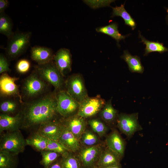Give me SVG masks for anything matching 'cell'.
I'll list each match as a JSON object with an SVG mask.
<instances>
[{
	"instance_id": "1",
	"label": "cell",
	"mask_w": 168,
	"mask_h": 168,
	"mask_svg": "<svg viewBox=\"0 0 168 168\" xmlns=\"http://www.w3.org/2000/svg\"><path fill=\"white\" fill-rule=\"evenodd\" d=\"M56 91L49 92L32 100L21 104L22 127L29 128L55 119L57 113Z\"/></svg>"
},
{
	"instance_id": "2",
	"label": "cell",
	"mask_w": 168,
	"mask_h": 168,
	"mask_svg": "<svg viewBox=\"0 0 168 168\" xmlns=\"http://www.w3.org/2000/svg\"><path fill=\"white\" fill-rule=\"evenodd\" d=\"M49 86L35 69L22 83L21 94L22 100L30 101L44 95L49 92Z\"/></svg>"
},
{
	"instance_id": "3",
	"label": "cell",
	"mask_w": 168,
	"mask_h": 168,
	"mask_svg": "<svg viewBox=\"0 0 168 168\" xmlns=\"http://www.w3.org/2000/svg\"><path fill=\"white\" fill-rule=\"evenodd\" d=\"M32 33L30 32H16L9 39L6 49L7 56L14 60L25 52L29 47Z\"/></svg>"
},
{
	"instance_id": "4",
	"label": "cell",
	"mask_w": 168,
	"mask_h": 168,
	"mask_svg": "<svg viewBox=\"0 0 168 168\" xmlns=\"http://www.w3.org/2000/svg\"><path fill=\"white\" fill-rule=\"evenodd\" d=\"M26 145V139L19 130L7 132L1 137L0 151L16 155L24 152Z\"/></svg>"
},
{
	"instance_id": "5",
	"label": "cell",
	"mask_w": 168,
	"mask_h": 168,
	"mask_svg": "<svg viewBox=\"0 0 168 168\" xmlns=\"http://www.w3.org/2000/svg\"><path fill=\"white\" fill-rule=\"evenodd\" d=\"M35 69L44 80L54 87L56 92L62 90L61 88L65 84L63 77L53 60L45 64H38Z\"/></svg>"
},
{
	"instance_id": "6",
	"label": "cell",
	"mask_w": 168,
	"mask_h": 168,
	"mask_svg": "<svg viewBox=\"0 0 168 168\" xmlns=\"http://www.w3.org/2000/svg\"><path fill=\"white\" fill-rule=\"evenodd\" d=\"M56 111L64 118L73 115L78 111L79 103L73 98L66 90L56 92Z\"/></svg>"
},
{
	"instance_id": "7",
	"label": "cell",
	"mask_w": 168,
	"mask_h": 168,
	"mask_svg": "<svg viewBox=\"0 0 168 168\" xmlns=\"http://www.w3.org/2000/svg\"><path fill=\"white\" fill-rule=\"evenodd\" d=\"M66 91L79 103L88 96L84 82L79 74L72 75L65 82Z\"/></svg>"
},
{
	"instance_id": "8",
	"label": "cell",
	"mask_w": 168,
	"mask_h": 168,
	"mask_svg": "<svg viewBox=\"0 0 168 168\" xmlns=\"http://www.w3.org/2000/svg\"><path fill=\"white\" fill-rule=\"evenodd\" d=\"M138 114L121 113L118 115L117 126L120 131L130 139L134 133L142 130L138 120Z\"/></svg>"
},
{
	"instance_id": "9",
	"label": "cell",
	"mask_w": 168,
	"mask_h": 168,
	"mask_svg": "<svg viewBox=\"0 0 168 168\" xmlns=\"http://www.w3.org/2000/svg\"><path fill=\"white\" fill-rule=\"evenodd\" d=\"M106 103L99 95L88 97L79 103L77 114L85 119L92 117L100 111Z\"/></svg>"
},
{
	"instance_id": "10",
	"label": "cell",
	"mask_w": 168,
	"mask_h": 168,
	"mask_svg": "<svg viewBox=\"0 0 168 168\" xmlns=\"http://www.w3.org/2000/svg\"><path fill=\"white\" fill-rule=\"evenodd\" d=\"M103 150L100 144L81 148L77 157L82 168H93L96 166Z\"/></svg>"
},
{
	"instance_id": "11",
	"label": "cell",
	"mask_w": 168,
	"mask_h": 168,
	"mask_svg": "<svg viewBox=\"0 0 168 168\" xmlns=\"http://www.w3.org/2000/svg\"><path fill=\"white\" fill-rule=\"evenodd\" d=\"M19 78L11 77L5 72L0 77V96L7 98H17L20 102L23 101L19 90V86L15 82Z\"/></svg>"
},
{
	"instance_id": "12",
	"label": "cell",
	"mask_w": 168,
	"mask_h": 168,
	"mask_svg": "<svg viewBox=\"0 0 168 168\" xmlns=\"http://www.w3.org/2000/svg\"><path fill=\"white\" fill-rule=\"evenodd\" d=\"M64 127L62 121L55 119L40 124L36 132L49 139L58 141Z\"/></svg>"
},
{
	"instance_id": "13",
	"label": "cell",
	"mask_w": 168,
	"mask_h": 168,
	"mask_svg": "<svg viewBox=\"0 0 168 168\" xmlns=\"http://www.w3.org/2000/svg\"><path fill=\"white\" fill-rule=\"evenodd\" d=\"M23 122V115L21 110L13 116L1 113L0 115V132L19 130L22 127Z\"/></svg>"
},
{
	"instance_id": "14",
	"label": "cell",
	"mask_w": 168,
	"mask_h": 168,
	"mask_svg": "<svg viewBox=\"0 0 168 168\" xmlns=\"http://www.w3.org/2000/svg\"><path fill=\"white\" fill-rule=\"evenodd\" d=\"M53 61L62 76L70 72L72 69V55L69 50L61 48L54 54Z\"/></svg>"
},
{
	"instance_id": "15",
	"label": "cell",
	"mask_w": 168,
	"mask_h": 168,
	"mask_svg": "<svg viewBox=\"0 0 168 168\" xmlns=\"http://www.w3.org/2000/svg\"><path fill=\"white\" fill-rule=\"evenodd\" d=\"M64 119L62 121L64 126L79 140L86 130L87 123L85 119L77 114Z\"/></svg>"
},
{
	"instance_id": "16",
	"label": "cell",
	"mask_w": 168,
	"mask_h": 168,
	"mask_svg": "<svg viewBox=\"0 0 168 168\" xmlns=\"http://www.w3.org/2000/svg\"><path fill=\"white\" fill-rule=\"evenodd\" d=\"M54 54L51 48L39 46L31 48L30 57L38 65L48 63L53 60Z\"/></svg>"
},
{
	"instance_id": "17",
	"label": "cell",
	"mask_w": 168,
	"mask_h": 168,
	"mask_svg": "<svg viewBox=\"0 0 168 168\" xmlns=\"http://www.w3.org/2000/svg\"><path fill=\"white\" fill-rule=\"evenodd\" d=\"M106 147L117 154L121 159L124 156L125 142L116 130L113 131L106 139Z\"/></svg>"
},
{
	"instance_id": "18",
	"label": "cell",
	"mask_w": 168,
	"mask_h": 168,
	"mask_svg": "<svg viewBox=\"0 0 168 168\" xmlns=\"http://www.w3.org/2000/svg\"><path fill=\"white\" fill-rule=\"evenodd\" d=\"M58 141L69 152H75L81 148L79 140L65 126Z\"/></svg>"
},
{
	"instance_id": "19",
	"label": "cell",
	"mask_w": 168,
	"mask_h": 168,
	"mask_svg": "<svg viewBox=\"0 0 168 168\" xmlns=\"http://www.w3.org/2000/svg\"><path fill=\"white\" fill-rule=\"evenodd\" d=\"M121 159L117 154L106 147L103 150L96 166L99 168H106L120 164Z\"/></svg>"
},
{
	"instance_id": "20",
	"label": "cell",
	"mask_w": 168,
	"mask_h": 168,
	"mask_svg": "<svg viewBox=\"0 0 168 168\" xmlns=\"http://www.w3.org/2000/svg\"><path fill=\"white\" fill-rule=\"evenodd\" d=\"M121 57L127 63L130 72L140 73L143 72L144 68L139 57L132 55L128 50H124Z\"/></svg>"
},
{
	"instance_id": "21",
	"label": "cell",
	"mask_w": 168,
	"mask_h": 168,
	"mask_svg": "<svg viewBox=\"0 0 168 168\" xmlns=\"http://www.w3.org/2000/svg\"><path fill=\"white\" fill-rule=\"evenodd\" d=\"M26 139L27 145L40 152L46 150L49 140L36 132Z\"/></svg>"
},
{
	"instance_id": "22",
	"label": "cell",
	"mask_w": 168,
	"mask_h": 168,
	"mask_svg": "<svg viewBox=\"0 0 168 168\" xmlns=\"http://www.w3.org/2000/svg\"><path fill=\"white\" fill-rule=\"evenodd\" d=\"M96 30L98 32L106 34L115 39L118 46H119V42L120 40H124L128 35H124L119 33L118 30L117 24L115 23H113L108 25L98 27L96 28Z\"/></svg>"
},
{
	"instance_id": "23",
	"label": "cell",
	"mask_w": 168,
	"mask_h": 168,
	"mask_svg": "<svg viewBox=\"0 0 168 168\" xmlns=\"http://www.w3.org/2000/svg\"><path fill=\"white\" fill-rule=\"evenodd\" d=\"M112 98L106 102L100 111V115L102 119L106 123L110 124L117 119V110L113 107L111 103Z\"/></svg>"
},
{
	"instance_id": "24",
	"label": "cell",
	"mask_w": 168,
	"mask_h": 168,
	"mask_svg": "<svg viewBox=\"0 0 168 168\" xmlns=\"http://www.w3.org/2000/svg\"><path fill=\"white\" fill-rule=\"evenodd\" d=\"M112 15L111 17L119 16L124 20L125 24L130 26L134 30L136 26V23L134 19L124 8V3L120 6L112 7Z\"/></svg>"
},
{
	"instance_id": "25",
	"label": "cell",
	"mask_w": 168,
	"mask_h": 168,
	"mask_svg": "<svg viewBox=\"0 0 168 168\" xmlns=\"http://www.w3.org/2000/svg\"><path fill=\"white\" fill-rule=\"evenodd\" d=\"M139 37L141 39V42L146 45L144 56H146L152 52L162 53L168 51V48L164 46L162 43L148 40L141 35L140 33L139 34Z\"/></svg>"
},
{
	"instance_id": "26",
	"label": "cell",
	"mask_w": 168,
	"mask_h": 168,
	"mask_svg": "<svg viewBox=\"0 0 168 168\" xmlns=\"http://www.w3.org/2000/svg\"><path fill=\"white\" fill-rule=\"evenodd\" d=\"M13 23L10 17L4 12L0 13V33L9 39L14 34Z\"/></svg>"
},
{
	"instance_id": "27",
	"label": "cell",
	"mask_w": 168,
	"mask_h": 168,
	"mask_svg": "<svg viewBox=\"0 0 168 168\" xmlns=\"http://www.w3.org/2000/svg\"><path fill=\"white\" fill-rule=\"evenodd\" d=\"M19 106V103L16 100L11 98H7L0 103V111L2 113L10 115L17 111Z\"/></svg>"
},
{
	"instance_id": "28",
	"label": "cell",
	"mask_w": 168,
	"mask_h": 168,
	"mask_svg": "<svg viewBox=\"0 0 168 168\" xmlns=\"http://www.w3.org/2000/svg\"><path fill=\"white\" fill-rule=\"evenodd\" d=\"M73 153H68L61 156L60 161L62 168H82L80 162Z\"/></svg>"
},
{
	"instance_id": "29",
	"label": "cell",
	"mask_w": 168,
	"mask_h": 168,
	"mask_svg": "<svg viewBox=\"0 0 168 168\" xmlns=\"http://www.w3.org/2000/svg\"><path fill=\"white\" fill-rule=\"evenodd\" d=\"M79 141L80 144L85 147H90L99 144V139L94 133L86 130L81 135Z\"/></svg>"
},
{
	"instance_id": "30",
	"label": "cell",
	"mask_w": 168,
	"mask_h": 168,
	"mask_svg": "<svg viewBox=\"0 0 168 168\" xmlns=\"http://www.w3.org/2000/svg\"><path fill=\"white\" fill-rule=\"evenodd\" d=\"M40 152L42 157L40 163L44 168H48L61 156L58 153L49 150H44Z\"/></svg>"
},
{
	"instance_id": "31",
	"label": "cell",
	"mask_w": 168,
	"mask_h": 168,
	"mask_svg": "<svg viewBox=\"0 0 168 168\" xmlns=\"http://www.w3.org/2000/svg\"><path fill=\"white\" fill-rule=\"evenodd\" d=\"M16 155L7 152L0 151V168H13Z\"/></svg>"
},
{
	"instance_id": "32",
	"label": "cell",
	"mask_w": 168,
	"mask_h": 168,
	"mask_svg": "<svg viewBox=\"0 0 168 168\" xmlns=\"http://www.w3.org/2000/svg\"><path fill=\"white\" fill-rule=\"evenodd\" d=\"M88 122L93 131L100 137L104 135L108 130L107 126L99 119H91Z\"/></svg>"
},
{
	"instance_id": "33",
	"label": "cell",
	"mask_w": 168,
	"mask_h": 168,
	"mask_svg": "<svg viewBox=\"0 0 168 168\" xmlns=\"http://www.w3.org/2000/svg\"><path fill=\"white\" fill-rule=\"evenodd\" d=\"M45 150L52 151L60 154L61 156L69 152L58 141L49 139Z\"/></svg>"
},
{
	"instance_id": "34",
	"label": "cell",
	"mask_w": 168,
	"mask_h": 168,
	"mask_svg": "<svg viewBox=\"0 0 168 168\" xmlns=\"http://www.w3.org/2000/svg\"><path fill=\"white\" fill-rule=\"evenodd\" d=\"M30 66V62L27 59H23L18 61L16 65V71L21 74H24L28 71Z\"/></svg>"
},
{
	"instance_id": "35",
	"label": "cell",
	"mask_w": 168,
	"mask_h": 168,
	"mask_svg": "<svg viewBox=\"0 0 168 168\" xmlns=\"http://www.w3.org/2000/svg\"><path fill=\"white\" fill-rule=\"evenodd\" d=\"M9 65L6 58L2 54H0V73L9 71Z\"/></svg>"
},
{
	"instance_id": "36",
	"label": "cell",
	"mask_w": 168,
	"mask_h": 168,
	"mask_svg": "<svg viewBox=\"0 0 168 168\" xmlns=\"http://www.w3.org/2000/svg\"><path fill=\"white\" fill-rule=\"evenodd\" d=\"M9 5V2L7 0H0V13L4 12Z\"/></svg>"
},
{
	"instance_id": "37",
	"label": "cell",
	"mask_w": 168,
	"mask_h": 168,
	"mask_svg": "<svg viewBox=\"0 0 168 168\" xmlns=\"http://www.w3.org/2000/svg\"><path fill=\"white\" fill-rule=\"evenodd\" d=\"M48 168H62L60 160H57L50 165Z\"/></svg>"
},
{
	"instance_id": "38",
	"label": "cell",
	"mask_w": 168,
	"mask_h": 168,
	"mask_svg": "<svg viewBox=\"0 0 168 168\" xmlns=\"http://www.w3.org/2000/svg\"><path fill=\"white\" fill-rule=\"evenodd\" d=\"M106 168H121L120 164L112 166Z\"/></svg>"
},
{
	"instance_id": "39",
	"label": "cell",
	"mask_w": 168,
	"mask_h": 168,
	"mask_svg": "<svg viewBox=\"0 0 168 168\" xmlns=\"http://www.w3.org/2000/svg\"><path fill=\"white\" fill-rule=\"evenodd\" d=\"M166 11H167V13H168L167 16V20L168 21V8H167V9Z\"/></svg>"
},
{
	"instance_id": "40",
	"label": "cell",
	"mask_w": 168,
	"mask_h": 168,
	"mask_svg": "<svg viewBox=\"0 0 168 168\" xmlns=\"http://www.w3.org/2000/svg\"><path fill=\"white\" fill-rule=\"evenodd\" d=\"M93 168H99L96 166H95Z\"/></svg>"
}]
</instances>
